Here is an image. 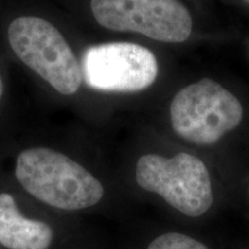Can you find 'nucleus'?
Here are the masks:
<instances>
[{
    "instance_id": "obj_1",
    "label": "nucleus",
    "mask_w": 249,
    "mask_h": 249,
    "mask_svg": "<svg viewBox=\"0 0 249 249\" xmlns=\"http://www.w3.org/2000/svg\"><path fill=\"white\" fill-rule=\"evenodd\" d=\"M14 174L28 194L53 209H89L104 196V187L91 172L50 148L35 147L21 151L15 160Z\"/></svg>"
},
{
    "instance_id": "obj_3",
    "label": "nucleus",
    "mask_w": 249,
    "mask_h": 249,
    "mask_svg": "<svg viewBox=\"0 0 249 249\" xmlns=\"http://www.w3.org/2000/svg\"><path fill=\"white\" fill-rule=\"evenodd\" d=\"M135 178L144 191L188 217H200L213 203L209 171L200 158L180 152L172 158L149 154L136 163Z\"/></svg>"
},
{
    "instance_id": "obj_10",
    "label": "nucleus",
    "mask_w": 249,
    "mask_h": 249,
    "mask_svg": "<svg viewBox=\"0 0 249 249\" xmlns=\"http://www.w3.org/2000/svg\"><path fill=\"white\" fill-rule=\"evenodd\" d=\"M247 1H249V0H247Z\"/></svg>"
},
{
    "instance_id": "obj_5",
    "label": "nucleus",
    "mask_w": 249,
    "mask_h": 249,
    "mask_svg": "<svg viewBox=\"0 0 249 249\" xmlns=\"http://www.w3.org/2000/svg\"><path fill=\"white\" fill-rule=\"evenodd\" d=\"M93 18L107 29L132 31L165 43L189 38L193 21L178 0H91Z\"/></svg>"
},
{
    "instance_id": "obj_8",
    "label": "nucleus",
    "mask_w": 249,
    "mask_h": 249,
    "mask_svg": "<svg viewBox=\"0 0 249 249\" xmlns=\"http://www.w3.org/2000/svg\"><path fill=\"white\" fill-rule=\"evenodd\" d=\"M147 249H209L201 241L178 232L160 234L148 245Z\"/></svg>"
},
{
    "instance_id": "obj_9",
    "label": "nucleus",
    "mask_w": 249,
    "mask_h": 249,
    "mask_svg": "<svg viewBox=\"0 0 249 249\" xmlns=\"http://www.w3.org/2000/svg\"><path fill=\"white\" fill-rule=\"evenodd\" d=\"M2 92H4V83H2L1 76H0V98H1Z\"/></svg>"
},
{
    "instance_id": "obj_7",
    "label": "nucleus",
    "mask_w": 249,
    "mask_h": 249,
    "mask_svg": "<svg viewBox=\"0 0 249 249\" xmlns=\"http://www.w3.org/2000/svg\"><path fill=\"white\" fill-rule=\"evenodd\" d=\"M55 232L50 224L29 218L18 209L14 196L0 194V246L5 249H50Z\"/></svg>"
},
{
    "instance_id": "obj_4",
    "label": "nucleus",
    "mask_w": 249,
    "mask_h": 249,
    "mask_svg": "<svg viewBox=\"0 0 249 249\" xmlns=\"http://www.w3.org/2000/svg\"><path fill=\"white\" fill-rule=\"evenodd\" d=\"M242 119L233 93L210 79L186 87L171 103V121L179 136L196 144H213Z\"/></svg>"
},
{
    "instance_id": "obj_2",
    "label": "nucleus",
    "mask_w": 249,
    "mask_h": 249,
    "mask_svg": "<svg viewBox=\"0 0 249 249\" xmlns=\"http://www.w3.org/2000/svg\"><path fill=\"white\" fill-rule=\"evenodd\" d=\"M14 53L62 95H73L83 80L82 67L60 31L37 17H20L9 24Z\"/></svg>"
},
{
    "instance_id": "obj_6",
    "label": "nucleus",
    "mask_w": 249,
    "mask_h": 249,
    "mask_svg": "<svg viewBox=\"0 0 249 249\" xmlns=\"http://www.w3.org/2000/svg\"><path fill=\"white\" fill-rule=\"evenodd\" d=\"M82 74L90 88L108 92H135L150 87L158 75V62L144 46L107 43L86 51Z\"/></svg>"
}]
</instances>
